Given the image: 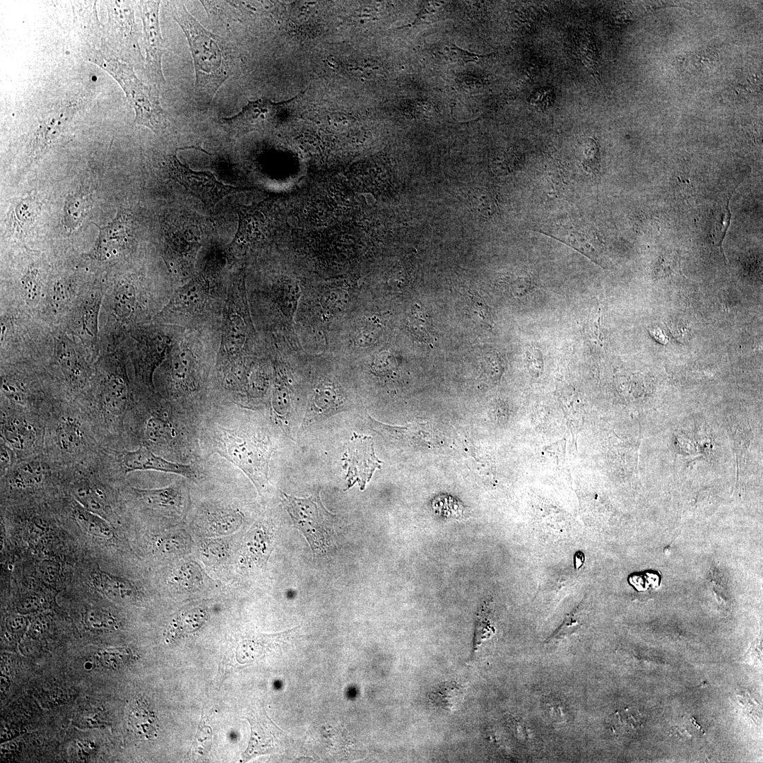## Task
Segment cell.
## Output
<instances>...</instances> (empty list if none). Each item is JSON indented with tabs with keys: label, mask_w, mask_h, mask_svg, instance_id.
<instances>
[{
	"label": "cell",
	"mask_w": 763,
	"mask_h": 763,
	"mask_svg": "<svg viewBox=\"0 0 763 763\" xmlns=\"http://www.w3.org/2000/svg\"><path fill=\"white\" fill-rule=\"evenodd\" d=\"M42 467L37 462L20 463L12 474L11 480L18 487H28L40 483L44 476Z\"/></svg>",
	"instance_id": "obj_21"
},
{
	"label": "cell",
	"mask_w": 763,
	"mask_h": 763,
	"mask_svg": "<svg viewBox=\"0 0 763 763\" xmlns=\"http://www.w3.org/2000/svg\"><path fill=\"white\" fill-rule=\"evenodd\" d=\"M9 461H10V456H9V453H8V449L6 447L5 445L1 444V468H5V467H6L8 465Z\"/></svg>",
	"instance_id": "obj_40"
},
{
	"label": "cell",
	"mask_w": 763,
	"mask_h": 763,
	"mask_svg": "<svg viewBox=\"0 0 763 763\" xmlns=\"http://www.w3.org/2000/svg\"><path fill=\"white\" fill-rule=\"evenodd\" d=\"M343 468L347 471V487L357 483L363 490L374 471L381 468V461L375 455L374 442L370 436L353 433L342 458Z\"/></svg>",
	"instance_id": "obj_7"
},
{
	"label": "cell",
	"mask_w": 763,
	"mask_h": 763,
	"mask_svg": "<svg viewBox=\"0 0 763 763\" xmlns=\"http://www.w3.org/2000/svg\"><path fill=\"white\" fill-rule=\"evenodd\" d=\"M583 562H584L583 555L581 553L579 552L578 555H576L575 559H574V564H575L576 568H579L583 564Z\"/></svg>",
	"instance_id": "obj_41"
},
{
	"label": "cell",
	"mask_w": 763,
	"mask_h": 763,
	"mask_svg": "<svg viewBox=\"0 0 763 763\" xmlns=\"http://www.w3.org/2000/svg\"><path fill=\"white\" fill-rule=\"evenodd\" d=\"M57 439L59 446L67 452L76 451L82 445L83 434L74 422L64 421L57 428Z\"/></svg>",
	"instance_id": "obj_22"
},
{
	"label": "cell",
	"mask_w": 763,
	"mask_h": 763,
	"mask_svg": "<svg viewBox=\"0 0 763 763\" xmlns=\"http://www.w3.org/2000/svg\"><path fill=\"white\" fill-rule=\"evenodd\" d=\"M454 50L455 54L462 59L464 63L475 62L479 60L480 58L486 57V55H480L474 53L468 52L466 50L461 49L460 47L453 45L452 48Z\"/></svg>",
	"instance_id": "obj_38"
},
{
	"label": "cell",
	"mask_w": 763,
	"mask_h": 763,
	"mask_svg": "<svg viewBox=\"0 0 763 763\" xmlns=\"http://www.w3.org/2000/svg\"><path fill=\"white\" fill-rule=\"evenodd\" d=\"M74 495L82 507L87 510L102 517L107 514L106 497L100 489L87 483H81L75 487Z\"/></svg>",
	"instance_id": "obj_17"
},
{
	"label": "cell",
	"mask_w": 763,
	"mask_h": 763,
	"mask_svg": "<svg viewBox=\"0 0 763 763\" xmlns=\"http://www.w3.org/2000/svg\"><path fill=\"white\" fill-rule=\"evenodd\" d=\"M249 721L252 734L249 746L244 754V759L274 751L279 744L281 731L267 718L265 711H263L260 716L249 719Z\"/></svg>",
	"instance_id": "obj_9"
},
{
	"label": "cell",
	"mask_w": 763,
	"mask_h": 763,
	"mask_svg": "<svg viewBox=\"0 0 763 763\" xmlns=\"http://www.w3.org/2000/svg\"><path fill=\"white\" fill-rule=\"evenodd\" d=\"M86 622L93 627H110L113 624V620L110 615L100 611L89 612L86 616Z\"/></svg>",
	"instance_id": "obj_36"
},
{
	"label": "cell",
	"mask_w": 763,
	"mask_h": 763,
	"mask_svg": "<svg viewBox=\"0 0 763 763\" xmlns=\"http://www.w3.org/2000/svg\"><path fill=\"white\" fill-rule=\"evenodd\" d=\"M167 162L172 178L207 207H213L227 195L244 189L219 182L212 172L190 169L181 163L176 153L169 155Z\"/></svg>",
	"instance_id": "obj_5"
},
{
	"label": "cell",
	"mask_w": 763,
	"mask_h": 763,
	"mask_svg": "<svg viewBox=\"0 0 763 763\" xmlns=\"http://www.w3.org/2000/svg\"><path fill=\"white\" fill-rule=\"evenodd\" d=\"M574 47L579 60L592 73L598 67V54L593 36L588 31H582L574 37Z\"/></svg>",
	"instance_id": "obj_19"
},
{
	"label": "cell",
	"mask_w": 763,
	"mask_h": 763,
	"mask_svg": "<svg viewBox=\"0 0 763 763\" xmlns=\"http://www.w3.org/2000/svg\"><path fill=\"white\" fill-rule=\"evenodd\" d=\"M135 299V291L132 286L128 284L120 286L114 295L115 313L119 317L128 316L134 309Z\"/></svg>",
	"instance_id": "obj_24"
},
{
	"label": "cell",
	"mask_w": 763,
	"mask_h": 763,
	"mask_svg": "<svg viewBox=\"0 0 763 763\" xmlns=\"http://www.w3.org/2000/svg\"><path fill=\"white\" fill-rule=\"evenodd\" d=\"M169 427L161 420L158 418L150 419L146 425V435L151 442H162L169 434Z\"/></svg>",
	"instance_id": "obj_30"
},
{
	"label": "cell",
	"mask_w": 763,
	"mask_h": 763,
	"mask_svg": "<svg viewBox=\"0 0 763 763\" xmlns=\"http://www.w3.org/2000/svg\"><path fill=\"white\" fill-rule=\"evenodd\" d=\"M210 441L213 451L242 470L259 494L266 490L273 450L266 437L246 430L218 425L211 430Z\"/></svg>",
	"instance_id": "obj_2"
},
{
	"label": "cell",
	"mask_w": 763,
	"mask_h": 763,
	"mask_svg": "<svg viewBox=\"0 0 763 763\" xmlns=\"http://www.w3.org/2000/svg\"><path fill=\"white\" fill-rule=\"evenodd\" d=\"M1 432L4 439L19 450L30 448L35 441L36 433L34 428L18 418H8L4 421Z\"/></svg>",
	"instance_id": "obj_12"
},
{
	"label": "cell",
	"mask_w": 763,
	"mask_h": 763,
	"mask_svg": "<svg viewBox=\"0 0 763 763\" xmlns=\"http://www.w3.org/2000/svg\"><path fill=\"white\" fill-rule=\"evenodd\" d=\"M628 581L637 591H645L650 588L653 589L658 588L661 585V576L657 571L646 570L630 574Z\"/></svg>",
	"instance_id": "obj_25"
},
{
	"label": "cell",
	"mask_w": 763,
	"mask_h": 763,
	"mask_svg": "<svg viewBox=\"0 0 763 763\" xmlns=\"http://www.w3.org/2000/svg\"><path fill=\"white\" fill-rule=\"evenodd\" d=\"M122 463L126 472L155 471L175 473L191 479L196 478L198 475L196 470L192 466L167 461L144 446L124 452L122 455Z\"/></svg>",
	"instance_id": "obj_8"
},
{
	"label": "cell",
	"mask_w": 763,
	"mask_h": 763,
	"mask_svg": "<svg viewBox=\"0 0 763 763\" xmlns=\"http://www.w3.org/2000/svg\"><path fill=\"white\" fill-rule=\"evenodd\" d=\"M193 356L189 350L180 351L172 361V377L178 382L186 380L191 372Z\"/></svg>",
	"instance_id": "obj_26"
},
{
	"label": "cell",
	"mask_w": 763,
	"mask_h": 763,
	"mask_svg": "<svg viewBox=\"0 0 763 763\" xmlns=\"http://www.w3.org/2000/svg\"><path fill=\"white\" fill-rule=\"evenodd\" d=\"M554 93L551 89L543 88L537 90L531 97V103L542 109L548 107L552 102Z\"/></svg>",
	"instance_id": "obj_35"
},
{
	"label": "cell",
	"mask_w": 763,
	"mask_h": 763,
	"mask_svg": "<svg viewBox=\"0 0 763 763\" xmlns=\"http://www.w3.org/2000/svg\"><path fill=\"white\" fill-rule=\"evenodd\" d=\"M468 296V309L473 319L480 323L490 324L492 320L488 307L476 295L470 293Z\"/></svg>",
	"instance_id": "obj_29"
},
{
	"label": "cell",
	"mask_w": 763,
	"mask_h": 763,
	"mask_svg": "<svg viewBox=\"0 0 763 763\" xmlns=\"http://www.w3.org/2000/svg\"><path fill=\"white\" fill-rule=\"evenodd\" d=\"M74 515L78 524L88 533L107 538L112 536L113 532L110 525L102 516L81 506H76Z\"/></svg>",
	"instance_id": "obj_18"
},
{
	"label": "cell",
	"mask_w": 763,
	"mask_h": 763,
	"mask_svg": "<svg viewBox=\"0 0 763 763\" xmlns=\"http://www.w3.org/2000/svg\"><path fill=\"white\" fill-rule=\"evenodd\" d=\"M159 1L141 2V17L144 33L146 73L156 88L165 83L162 70V57L165 52L164 40L159 23Z\"/></svg>",
	"instance_id": "obj_6"
},
{
	"label": "cell",
	"mask_w": 763,
	"mask_h": 763,
	"mask_svg": "<svg viewBox=\"0 0 763 763\" xmlns=\"http://www.w3.org/2000/svg\"><path fill=\"white\" fill-rule=\"evenodd\" d=\"M465 690L455 681L445 682L434 687L428 695L432 706L444 712H452L462 703Z\"/></svg>",
	"instance_id": "obj_11"
},
{
	"label": "cell",
	"mask_w": 763,
	"mask_h": 763,
	"mask_svg": "<svg viewBox=\"0 0 763 763\" xmlns=\"http://www.w3.org/2000/svg\"><path fill=\"white\" fill-rule=\"evenodd\" d=\"M22 287L26 300L30 303L35 302L40 293L36 270H31L25 276L22 280Z\"/></svg>",
	"instance_id": "obj_31"
},
{
	"label": "cell",
	"mask_w": 763,
	"mask_h": 763,
	"mask_svg": "<svg viewBox=\"0 0 763 763\" xmlns=\"http://www.w3.org/2000/svg\"><path fill=\"white\" fill-rule=\"evenodd\" d=\"M197 297L198 294L196 288L194 287L190 288L185 292L184 291L181 295L179 300L183 304H188L195 301Z\"/></svg>",
	"instance_id": "obj_39"
},
{
	"label": "cell",
	"mask_w": 763,
	"mask_h": 763,
	"mask_svg": "<svg viewBox=\"0 0 763 763\" xmlns=\"http://www.w3.org/2000/svg\"><path fill=\"white\" fill-rule=\"evenodd\" d=\"M343 401L336 389L324 384L316 390L312 403L307 407L302 426L308 427L343 410Z\"/></svg>",
	"instance_id": "obj_10"
},
{
	"label": "cell",
	"mask_w": 763,
	"mask_h": 763,
	"mask_svg": "<svg viewBox=\"0 0 763 763\" xmlns=\"http://www.w3.org/2000/svg\"><path fill=\"white\" fill-rule=\"evenodd\" d=\"M148 504L165 509H178L182 504V492L179 486H170L153 490H136Z\"/></svg>",
	"instance_id": "obj_15"
},
{
	"label": "cell",
	"mask_w": 763,
	"mask_h": 763,
	"mask_svg": "<svg viewBox=\"0 0 763 763\" xmlns=\"http://www.w3.org/2000/svg\"><path fill=\"white\" fill-rule=\"evenodd\" d=\"M474 206L484 215H492L495 210L492 198L486 194H479L473 198Z\"/></svg>",
	"instance_id": "obj_33"
},
{
	"label": "cell",
	"mask_w": 763,
	"mask_h": 763,
	"mask_svg": "<svg viewBox=\"0 0 763 763\" xmlns=\"http://www.w3.org/2000/svg\"><path fill=\"white\" fill-rule=\"evenodd\" d=\"M409 326L413 333L425 342L430 343L434 338L430 317L417 304L412 308Z\"/></svg>",
	"instance_id": "obj_23"
},
{
	"label": "cell",
	"mask_w": 763,
	"mask_h": 763,
	"mask_svg": "<svg viewBox=\"0 0 763 763\" xmlns=\"http://www.w3.org/2000/svg\"><path fill=\"white\" fill-rule=\"evenodd\" d=\"M95 61L106 69L119 83L136 112L134 122L154 133L165 129L167 119L160 106L157 90L144 85L131 66L117 60L96 57Z\"/></svg>",
	"instance_id": "obj_3"
},
{
	"label": "cell",
	"mask_w": 763,
	"mask_h": 763,
	"mask_svg": "<svg viewBox=\"0 0 763 763\" xmlns=\"http://www.w3.org/2000/svg\"><path fill=\"white\" fill-rule=\"evenodd\" d=\"M71 286L66 283H56L53 291V300L57 302H64L71 296Z\"/></svg>",
	"instance_id": "obj_37"
},
{
	"label": "cell",
	"mask_w": 763,
	"mask_h": 763,
	"mask_svg": "<svg viewBox=\"0 0 763 763\" xmlns=\"http://www.w3.org/2000/svg\"><path fill=\"white\" fill-rule=\"evenodd\" d=\"M283 502L295 527L308 542L314 555L325 553L333 532V514L324 507L319 493L298 498L283 492Z\"/></svg>",
	"instance_id": "obj_4"
},
{
	"label": "cell",
	"mask_w": 763,
	"mask_h": 763,
	"mask_svg": "<svg viewBox=\"0 0 763 763\" xmlns=\"http://www.w3.org/2000/svg\"><path fill=\"white\" fill-rule=\"evenodd\" d=\"M546 710L550 716L556 721H564L567 718V713L565 708L560 701L548 699L545 702Z\"/></svg>",
	"instance_id": "obj_34"
},
{
	"label": "cell",
	"mask_w": 763,
	"mask_h": 763,
	"mask_svg": "<svg viewBox=\"0 0 763 763\" xmlns=\"http://www.w3.org/2000/svg\"><path fill=\"white\" fill-rule=\"evenodd\" d=\"M172 16L186 35L193 57L196 80L194 95L209 105L220 87L232 75L230 46L221 37L206 30L180 1L171 4Z\"/></svg>",
	"instance_id": "obj_1"
},
{
	"label": "cell",
	"mask_w": 763,
	"mask_h": 763,
	"mask_svg": "<svg viewBox=\"0 0 763 763\" xmlns=\"http://www.w3.org/2000/svg\"><path fill=\"white\" fill-rule=\"evenodd\" d=\"M91 581L95 588L110 598H124L133 592V588L127 581L103 572H94Z\"/></svg>",
	"instance_id": "obj_16"
},
{
	"label": "cell",
	"mask_w": 763,
	"mask_h": 763,
	"mask_svg": "<svg viewBox=\"0 0 763 763\" xmlns=\"http://www.w3.org/2000/svg\"><path fill=\"white\" fill-rule=\"evenodd\" d=\"M126 400V386L123 380L119 377H110L105 382L102 391V401L105 409L113 415H119L125 408Z\"/></svg>",
	"instance_id": "obj_14"
},
{
	"label": "cell",
	"mask_w": 763,
	"mask_h": 763,
	"mask_svg": "<svg viewBox=\"0 0 763 763\" xmlns=\"http://www.w3.org/2000/svg\"><path fill=\"white\" fill-rule=\"evenodd\" d=\"M206 619V613L201 609H196L182 613L172 622L167 632V639L178 637L185 633L196 631Z\"/></svg>",
	"instance_id": "obj_20"
},
{
	"label": "cell",
	"mask_w": 763,
	"mask_h": 763,
	"mask_svg": "<svg viewBox=\"0 0 763 763\" xmlns=\"http://www.w3.org/2000/svg\"><path fill=\"white\" fill-rule=\"evenodd\" d=\"M680 263L678 255L675 254H666L661 259L657 267L656 274L658 278L670 277L682 273Z\"/></svg>",
	"instance_id": "obj_28"
},
{
	"label": "cell",
	"mask_w": 763,
	"mask_h": 763,
	"mask_svg": "<svg viewBox=\"0 0 763 763\" xmlns=\"http://www.w3.org/2000/svg\"><path fill=\"white\" fill-rule=\"evenodd\" d=\"M580 625L581 623L575 617L574 614L568 615L562 625L547 640V642L573 633L579 628Z\"/></svg>",
	"instance_id": "obj_32"
},
{
	"label": "cell",
	"mask_w": 763,
	"mask_h": 763,
	"mask_svg": "<svg viewBox=\"0 0 763 763\" xmlns=\"http://www.w3.org/2000/svg\"><path fill=\"white\" fill-rule=\"evenodd\" d=\"M57 357L67 380L74 386L83 384L85 374L73 347L64 341L56 345Z\"/></svg>",
	"instance_id": "obj_13"
},
{
	"label": "cell",
	"mask_w": 763,
	"mask_h": 763,
	"mask_svg": "<svg viewBox=\"0 0 763 763\" xmlns=\"http://www.w3.org/2000/svg\"><path fill=\"white\" fill-rule=\"evenodd\" d=\"M99 303L97 300L85 304L82 312L83 327L92 336L97 333V318Z\"/></svg>",
	"instance_id": "obj_27"
}]
</instances>
